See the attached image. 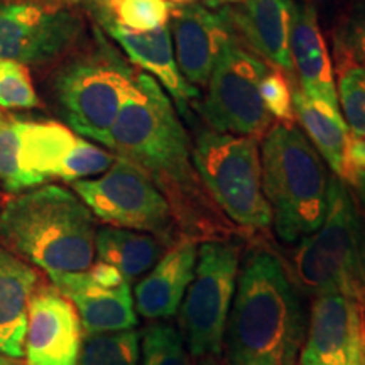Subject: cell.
Instances as JSON below:
<instances>
[{
  "label": "cell",
  "instance_id": "cell-1",
  "mask_svg": "<svg viewBox=\"0 0 365 365\" xmlns=\"http://www.w3.org/2000/svg\"><path fill=\"white\" fill-rule=\"evenodd\" d=\"M110 149L164 195L176 222L196 228L212 212L193 163V144L171 98L153 76L137 73L112 127Z\"/></svg>",
  "mask_w": 365,
  "mask_h": 365
},
{
  "label": "cell",
  "instance_id": "cell-2",
  "mask_svg": "<svg viewBox=\"0 0 365 365\" xmlns=\"http://www.w3.org/2000/svg\"><path fill=\"white\" fill-rule=\"evenodd\" d=\"M307 327L298 286L281 259L250 249L239 266L223 336L228 365H296Z\"/></svg>",
  "mask_w": 365,
  "mask_h": 365
},
{
  "label": "cell",
  "instance_id": "cell-3",
  "mask_svg": "<svg viewBox=\"0 0 365 365\" xmlns=\"http://www.w3.org/2000/svg\"><path fill=\"white\" fill-rule=\"evenodd\" d=\"M95 235L93 213L63 186L34 188L0 210V247L48 276L88 271Z\"/></svg>",
  "mask_w": 365,
  "mask_h": 365
},
{
  "label": "cell",
  "instance_id": "cell-4",
  "mask_svg": "<svg viewBox=\"0 0 365 365\" xmlns=\"http://www.w3.org/2000/svg\"><path fill=\"white\" fill-rule=\"evenodd\" d=\"M261 166L277 237L293 244L314 234L330 208L333 176L308 137L294 124H274L262 140Z\"/></svg>",
  "mask_w": 365,
  "mask_h": 365
},
{
  "label": "cell",
  "instance_id": "cell-5",
  "mask_svg": "<svg viewBox=\"0 0 365 365\" xmlns=\"http://www.w3.org/2000/svg\"><path fill=\"white\" fill-rule=\"evenodd\" d=\"M294 274L314 298L341 294L365 307V213L336 176L325 222L296 249Z\"/></svg>",
  "mask_w": 365,
  "mask_h": 365
},
{
  "label": "cell",
  "instance_id": "cell-6",
  "mask_svg": "<svg viewBox=\"0 0 365 365\" xmlns=\"http://www.w3.org/2000/svg\"><path fill=\"white\" fill-rule=\"evenodd\" d=\"M193 163L208 196L232 222L252 230L272 225L259 139L202 130L193 144Z\"/></svg>",
  "mask_w": 365,
  "mask_h": 365
},
{
  "label": "cell",
  "instance_id": "cell-7",
  "mask_svg": "<svg viewBox=\"0 0 365 365\" xmlns=\"http://www.w3.org/2000/svg\"><path fill=\"white\" fill-rule=\"evenodd\" d=\"M135 75L125 59L107 46L63 66L54 80V95L70 129L110 148L112 127Z\"/></svg>",
  "mask_w": 365,
  "mask_h": 365
},
{
  "label": "cell",
  "instance_id": "cell-8",
  "mask_svg": "<svg viewBox=\"0 0 365 365\" xmlns=\"http://www.w3.org/2000/svg\"><path fill=\"white\" fill-rule=\"evenodd\" d=\"M240 266V245L232 240H207L198 247L193 281L180 307V325L193 359L215 360L223 336Z\"/></svg>",
  "mask_w": 365,
  "mask_h": 365
},
{
  "label": "cell",
  "instance_id": "cell-9",
  "mask_svg": "<svg viewBox=\"0 0 365 365\" xmlns=\"http://www.w3.org/2000/svg\"><path fill=\"white\" fill-rule=\"evenodd\" d=\"M93 217L108 225L170 240L176 217L164 195L144 173L117 158L103 175L71 182Z\"/></svg>",
  "mask_w": 365,
  "mask_h": 365
},
{
  "label": "cell",
  "instance_id": "cell-10",
  "mask_svg": "<svg viewBox=\"0 0 365 365\" xmlns=\"http://www.w3.org/2000/svg\"><path fill=\"white\" fill-rule=\"evenodd\" d=\"M269 68L239 38L227 46L208 80L200 112L210 129L220 134L259 139L271 124L261 98V83Z\"/></svg>",
  "mask_w": 365,
  "mask_h": 365
},
{
  "label": "cell",
  "instance_id": "cell-11",
  "mask_svg": "<svg viewBox=\"0 0 365 365\" xmlns=\"http://www.w3.org/2000/svg\"><path fill=\"white\" fill-rule=\"evenodd\" d=\"M22 170L34 186L48 180L75 182L103 175L115 154L93 145L59 122H17Z\"/></svg>",
  "mask_w": 365,
  "mask_h": 365
},
{
  "label": "cell",
  "instance_id": "cell-12",
  "mask_svg": "<svg viewBox=\"0 0 365 365\" xmlns=\"http://www.w3.org/2000/svg\"><path fill=\"white\" fill-rule=\"evenodd\" d=\"M83 22L71 9L36 2L0 4V59L41 65L78 41Z\"/></svg>",
  "mask_w": 365,
  "mask_h": 365
},
{
  "label": "cell",
  "instance_id": "cell-13",
  "mask_svg": "<svg viewBox=\"0 0 365 365\" xmlns=\"http://www.w3.org/2000/svg\"><path fill=\"white\" fill-rule=\"evenodd\" d=\"M49 279L75 307L86 335L134 330L139 323L130 282L108 264L95 262L83 272L51 274Z\"/></svg>",
  "mask_w": 365,
  "mask_h": 365
},
{
  "label": "cell",
  "instance_id": "cell-14",
  "mask_svg": "<svg viewBox=\"0 0 365 365\" xmlns=\"http://www.w3.org/2000/svg\"><path fill=\"white\" fill-rule=\"evenodd\" d=\"M171 38L178 68L186 81L207 86L218 59L237 31L228 7L212 9L198 2L175 4Z\"/></svg>",
  "mask_w": 365,
  "mask_h": 365
},
{
  "label": "cell",
  "instance_id": "cell-15",
  "mask_svg": "<svg viewBox=\"0 0 365 365\" xmlns=\"http://www.w3.org/2000/svg\"><path fill=\"white\" fill-rule=\"evenodd\" d=\"M83 336L70 299L54 286L38 284L27 309L26 365H80Z\"/></svg>",
  "mask_w": 365,
  "mask_h": 365
},
{
  "label": "cell",
  "instance_id": "cell-16",
  "mask_svg": "<svg viewBox=\"0 0 365 365\" xmlns=\"http://www.w3.org/2000/svg\"><path fill=\"white\" fill-rule=\"evenodd\" d=\"M365 307L341 294L317 296L299 365H346L355 323Z\"/></svg>",
  "mask_w": 365,
  "mask_h": 365
},
{
  "label": "cell",
  "instance_id": "cell-17",
  "mask_svg": "<svg viewBox=\"0 0 365 365\" xmlns=\"http://www.w3.org/2000/svg\"><path fill=\"white\" fill-rule=\"evenodd\" d=\"M108 34L124 49L130 63L143 68L145 75L153 76L175 100L178 110L190 118V105L200 97V90L186 81L178 68L170 26L159 27L153 33H134L112 24L108 26Z\"/></svg>",
  "mask_w": 365,
  "mask_h": 365
},
{
  "label": "cell",
  "instance_id": "cell-18",
  "mask_svg": "<svg viewBox=\"0 0 365 365\" xmlns=\"http://www.w3.org/2000/svg\"><path fill=\"white\" fill-rule=\"evenodd\" d=\"M198 244L181 239L161 255L150 272L134 289L135 312L148 319L175 317L193 281Z\"/></svg>",
  "mask_w": 365,
  "mask_h": 365
},
{
  "label": "cell",
  "instance_id": "cell-19",
  "mask_svg": "<svg viewBox=\"0 0 365 365\" xmlns=\"http://www.w3.org/2000/svg\"><path fill=\"white\" fill-rule=\"evenodd\" d=\"M294 0H244L232 9L235 31L244 36L255 54L272 63L281 71H294L291 59V29Z\"/></svg>",
  "mask_w": 365,
  "mask_h": 365
},
{
  "label": "cell",
  "instance_id": "cell-20",
  "mask_svg": "<svg viewBox=\"0 0 365 365\" xmlns=\"http://www.w3.org/2000/svg\"><path fill=\"white\" fill-rule=\"evenodd\" d=\"M291 59L301 81L299 90L307 97L339 105L333 63L319 27L318 11L308 4H296L294 7Z\"/></svg>",
  "mask_w": 365,
  "mask_h": 365
},
{
  "label": "cell",
  "instance_id": "cell-21",
  "mask_svg": "<svg viewBox=\"0 0 365 365\" xmlns=\"http://www.w3.org/2000/svg\"><path fill=\"white\" fill-rule=\"evenodd\" d=\"M38 284L29 264L0 247V357H24L27 309Z\"/></svg>",
  "mask_w": 365,
  "mask_h": 365
},
{
  "label": "cell",
  "instance_id": "cell-22",
  "mask_svg": "<svg viewBox=\"0 0 365 365\" xmlns=\"http://www.w3.org/2000/svg\"><path fill=\"white\" fill-rule=\"evenodd\" d=\"M293 110L309 143L331 171L339 175L350 132L339 105L307 97L303 91L296 90L293 91Z\"/></svg>",
  "mask_w": 365,
  "mask_h": 365
},
{
  "label": "cell",
  "instance_id": "cell-23",
  "mask_svg": "<svg viewBox=\"0 0 365 365\" xmlns=\"http://www.w3.org/2000/svg\"><path fill=\"white\" fill-rule=\"evenodd\" d=\"M95 254L98 262L117 269L127 281H134L154 267L163 255L158 237L117 227L97 228Z\"/></svg>",
  "mask_w": 365,
  "mask_h": 365
},
{
  "label": "cell",
  "instance_id": "cell-24",
  "mask_svg": "<svg viewBox=\"0 0 365 365\" xmlns=\"http://www.w3.org/2000/svg\"><path fill=\"white\" fill-rule=\"evenodd\" d=\"M140 335L135 330L83 336L80 365H139Z\"/></svg>",
  "mask_w": 365,
  "mask_h": 365
},
{
  "label": "cell",
  "instance_id": "cell-25",
  "mask_svg": "<svg viewBox=\"0 0 365 365\" xmlns=\"http://www.w3.org/2000/svg\"><path fill=\"white\" fill-rule=\"evenodd\" d=\"M333 54L339 75L349 68H365V0H354L340 16L333 29Z\"/></svg>",
  "mask_w": 365,
  "mask_h": 365
},
{
  "label": "cell",
  "instance_id": "cell-26",
  "mask_svg": "<svg viewBox=\"0 0 365 365\" xmlns=\"http://www.w3.org/2000/svg\"><path fill=\"white\" fill-rule=\"evenodd\" d=\"M140 365H193L185 339L170 323L156 322L140 333Z\"/></svg>",
  "mask_w": 365,
  "mask_h": 365
},
{
  "label": "cell",
  "instance_id": "cell-27",
  "mask_svg": "<svg viewBox=\"0 0 365 365\" xmlns=\"http://www.w3.org/2000/svg\"><path fill=\"white\" fill-rule=\"evenodd\" d=\"M115 24L134 33H153L170 24L175 4L171 0H107Z\"/></svg>",
  "mask_w": 365,
  "mask_h": 365
},
{
  "label": "cell",
  "instance_id": "cell-28",
  "mask_svg": "<svg viewBox=\"0 0 365 365\" xmlns=\"http://www.w3.org/2000/svg\"><path fill=\"white\" fill-rule=\"evenodd\" d=\"M0 182L9 193L36 188L33 180L22 170L17 120L9 118L0 122Z\"/></svg>",
  "mask_w": 365,
  "mask_h": 365
},
{
  "label": "cell",
  "instance_id": "cell-29",
  "mask_svg": "<svg viewBox=\"0 0 365 365\" xmlns=\"http://www.w3.org/2000/svg\"><path fill=\"white\" fill-rule=\"evenodd\" d=\"M339 76L336 93L346 125L354 134L365 137V68H349Z\"/></svg>",
  "mask_w": 365,
  "mask_h": 365
},
{
  "label": "cell",
  "instance_id": "cell-30",
  "mask_svg": "<svg viewBox=\"0 0 365 365\" xmlns=\"http://www.w3.org/2000/svg\"><path fill=\"white\" fill-rule=\"evenodd\" d=\"M38 105L39 98L27 66L0 59V107L26 110Z\"/></svg>",
  "mask_w": 365,
  "mask_h": 365
},
{
  "label": "cell",
  "instance_id": "cell-31",
  "mask_svg": "<svg viewBox=\"0 0 365 365\" xmlns=\"http://www.w3.org/2000/svg\"><path fill=\"white\" fill-rule=\"evenodd\" d=\"M261 98L269 115H274L279 124H293V91L289 81L281 70H269L261 83Z\"/></svg>",
  "mask_w": 365,
  "mask_h": 365
},
{
  "label": "cell",
  "instance_id": "cell-32",
  "mask_svg": "<svg viewBox=\"0 0 365 365\" xmlns=\"http://www.w3.org/2000/svg\"><path fill=\"white\" fill-rule=\"evenodd\" d=\"M365 176V137L354 134L352 130L349 132L346 137V144L344 149V156H341L340 171L336 178L346 186H354L355 190L359 188L360 181Z\"/></svg>",
  "mask_w": 365,
  "mask_h": 365
},
{
  "label": "cell",
  "instance_id": "cell-33",
  "mask_svg": "<svg viewBox=\"0 0 365 365\" xmlns=\"http://www.w3.org/2000/svg\"><path fill=\"white\" fill-rule=\"evenodd\" d=\"M346 365H365V312L355 323Z\"/></svg>",
  "mask_w": 365,
  "mask_h": 365
},
{
  "label": "cell",
  "instance_id": "cell-34",
  "mask_svg": "<svg viewBox=\"0 0 365 365\" xmlns=\"http://www.w3.org/2000/svg\"><path fill=\"white\" fill-rule=\"evenodd\" d=\"M328 2H330V0H303V4H308V6L314 7V9H317V11H318L319 7H323Z\"/></svg>",
  "mask_w": 365,
  "mask_h": 365
},
{
  "label": "cell",
  "instance_id": "cell-35",
  "mask_svg": "<svg viewBox=\"0 0 365 365\" xmlns=\"http://www.w3.org/2000/svg\"><path fill=\"white\" fill-rule=\"evenodd\" d=\"M357 191H359V196H360V202H362L364 208H365V176L362 178V181H360Z\"/></svg>",
  "mask_w": 365,
  "mask_h": 365
},
{
  "label": "cell",
  "instance_id": "cell-36",
  "mask_svg": "<svg viewBox=\"0 0 365 365\" xmlns=\"http://www.w3.org/2000/svg\"><path fill=\"white\" fill-rule=\"evenodd\" d=\"M200 365H218V364L212 359H205V360H202V364H200Z\"/></svg>",
  "mask_w": 365,
  "mask_h": 365
},
{
  "label": "cell",
  "instance_id": "cell-37",
  "mask_svg": "<svg viewBox=\"0 0 365 365\" xmlns=\"http://www.w3.org/2000/svg\"><path fill=\"white\" fill-rule=\"evenodd\" d=\"M213 2H244V0H213Z\"/></svg>",
  "mask_w": 365,
  "mask_h": 365
},
{
  "label": "cell",
  "instance_id": "cell-38",
  "mask_svg": "<svg viewBox=\"0 0 365 365\" xmlns=\"http://www.w3.org/2000/svg\"><path fill=\"white\" fill-rule=\"evenodd\" d=\"M6 115H4V113H2V110H0V122H2V120H6Z\"/></svg>",
  "mask_w": 365,
  "mask_h": 365
}]
</instances>
